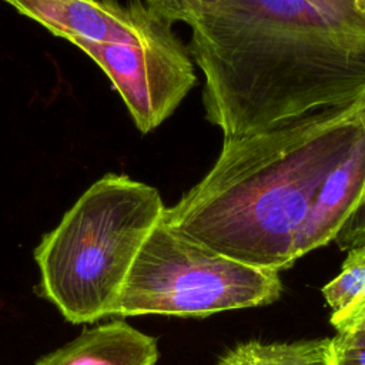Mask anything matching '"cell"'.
<instances>
[{"instance_id":"cell-14","label":"cell","mask_w":365,"mask_h":365,"mask_svg":"<svg viewBox=\"0 0 365 365\" xmlns=\"http://www.w3.org/2000/svg\"><path fill=\"white\" fill-rule=\"evenodd\" d=\"M359 324H364V325H365V321H361V322H358L356 325H359ZM354 327H355V325H354ZM351 328H352V327H351Z\"/></svg>"},{"instance_id":"cell-11","label":"cell","mask_w":365,"mask_h":365,"mask_svg":"<svg viewBox=\"0 0 365 365\" xmlns=\"http://www.w3.org/2000/svg\"><path fill=\"white\" fill-rule=\"evenodd\" d=\"M358 121L365 138V94L359 98ZM334 242L341 251L346 252L359 247H365V181L352 212L335 235Z\"/></svg>"},{"instance_id":"cell-13","label":"cell","mask_w":365,"mask_h":365,"mask_svg":"<svg viewBox=\"0 0 365 365\" xmlns=\"http://www.w3.org/2000/svg\"><path fill=\"white\" fill-rule=\"evenodd\" d=\"M210 0H144L145 6L170 24L182 23L187 13Z\"/></svg>"},{"instance_id":"cell-4","label":"cell","mask_w":365,"mask_h":365,"mask_svg":"<svg viewBox=\"0 0 365 365\" xmlns=\"http://www.w3.org/2000/svg\"><path fill=\"white\" fill-rule=\"evenodd\" d=\"M281 294L279 272L227 258L160 218L130 268L114 315L205 318L269 305Z\"/></svg>"},{"instance_id":"cell-10","label":"cell","mask_w":365,"mask_h":365,"mask_svg":"<svg viewBox=\"0 0 365 365\" xmlns=\"http://www.w3.org/2000/svg\"><path fill=\"white\" fill-rule=\"evenodd\" d=\"M322 297L336 314L365 297V247L348 251L339 274L322 288Z\"/></svg>"},{"instance_id":"cell-1","label":"cell","mask_w":365,"mask_h":365,"mask_svg":"<svg viewBox=\"0 0 365 365\" xmlns=\"http://www.w3.org/2000/svg\"><path fill=\"white\" fill-rule=\"evenodd\" d=\"M182 23L205 118L224 138L365 94V0H210Z\"/></svg>"},{"instance_id":"cell-9","label":"cell","mask_w":365,"mask_h":365,"mask_svg":"<svg viewBox=\"0 0 365 365\" xmlns=\"http://www.w3.org/2000/svg\"><path fill=\"white\" fill-rule=\"evenodd\" d=\"M329 341L331 338L247 341L224 352L214 365H329Z\"/></svg>"},{"instance_id":"cell-7","label":"cell","mask_w":365,"mask_h":365,"mask_svg":"<svg viewBox=\"0 0 365 365\" xmlns=\"http://www.w3.org/2000/svg\"><path fill=\"white\" fill-rule=\"evenodd\" d=\"M365 181V138L359 133L345 160L325 178L302 221L292 248L294 259L331 241L352 212Z\"/></svg>"},{"instance_id":"cell-5","label":"cell","mask_w":365,"mask_h":365,"mask_svg":"<svg viewBox=\"0 0 365 365\" xmlns=\"http://www.w3.org/2000/svg\"><path fill=\"white\" fill-rule=\"evenodd\" d=\"M71 43L106 73L143 134L163 124L197 81L194 63L171 24L137 43Z\"/></svg>"},{"instance_id":"cell-12","label":"cell","mask_w":365,"mask_h":365,"mask_svg":"<svg viewBox=\"0 0 365 365\" xmlns=\"http://www.w3.org/2000/svg\"><path fill=\"white\" fill-rule=\"evenodd\" d=\"M329 365H365V325L338 331L329 341Z\"/></svg>"},{"instance_id":"cell-2","label":"cell","mask_w":365,"mask_h":365,"mask_svg":"<svg viewBox=\"0 0 365 365\" xmlns=\"http://www.w3.org/2000/svg\"><path fill=\"white\" fill-rule=\"evenodd\" d=\"M359 98L341 108L224 138L202 178L163 221L227 258L281 272L294 265L297 232L325 178L359 133Z\"/></svg>"},{"instance_id":"cell-8","label":"cell","mask_w":365,"mask_h":365,"mask_svg":"<svg viewBox=\"0 0 365 365\" xmlns=\"http://www.w3.org/2000/svg\"><path fill=\"white\" fill-rule=\"evenodd\" d=\"M157 339L123 319L84 329L34 365H157Z\"/></svg>"},{"instance_id":"cell-6","label":"cell","mask_w":365,"mask_h":365,"mask_svg":"<svg viewBox=\"0 0 365 365\" xmlns=\"http://www.w3.org/2000/svg\"><path fill=\"white\" fill-rule=\"evenodd\" d=\"M67 41L137 43L170 24L143 0H3ZM173 26V24H171Z\"/></svg>"},{"instance_id":"cell-3","label":"cell","mask_w":365,"mask_h":365,"mask_svg":"<svg viewBox=\"0 0 365 365\" xmlns=\"http://www.w3.org/2000/svg\"><path fill=\"white\" fill-rule=\"evenodd\" d=\"M164 208L153 185L125 174L100 177L34 248L41 295L71 324L114 315L130 268Z\"/></svg>"}]
</instances>
